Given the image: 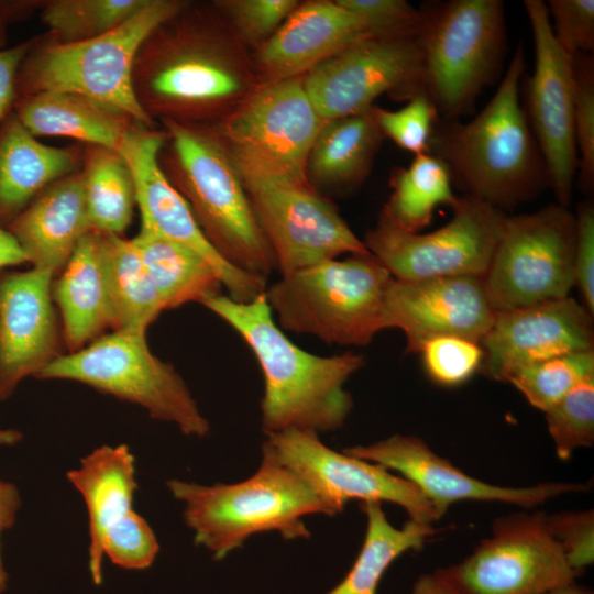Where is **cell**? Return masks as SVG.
<instances>
[{"mask_svg": "<svg viewBox=\"0 0 594 594\" xmlns=\"http://www.w3.org/2000/svg\"><path fill=\"white\" fill-rule=\"evenodd\" d=\"M179 13L142 43L134 61L133 89L152 120L191 124L244 99L250 94H245L249 76L215 30L179 19Z\"/></svg>", "mask_w": 594, "mask_h": 594, "instance_id": "cell-3", "label": "cell"}, {"mask_svg": "<svg viewBox=\"0 0 594 594\" xmlns=\"http://www.w3.org/2000/svg\"><path fill=\"white\" fill-rule=\"evenodd\" d=\"M546 594H593V592L590 588L583 587L574 582Z\"/></svg>", "mask_w": 594, "mask_h": 594, "instance_id": "cell-52", "label": "cell"}, {"mask_svg": "<svg viewBox=\"0 0 594 594\" xmlns=\"http://www.w3.org/2000/svg\"><path fill=\"white\" fill-rule=\"evenodd\" d=\"M360 507L366 517L361 550L344 579L326 594H377L388 566L403 553L420 549L435 534L432 525L410 519L402 528L394 527L380 502H363Z\"/></svg>", "mask_w": 594, "mask_h": 594, "instance_id": "cell-32", "label": "cell"}, {"mask_svg": "<svg viewBox=\"0 0 594 594\" xmlns=\"http://www.w3.org/2000/svg\"><path fill=\"white\" fill-rule=\"evenodd\" d=\"M549 529L569 564L581 573L594 561V512L592 509L547 515Z\"/></svg>", "mask_w": 594, "mask_h": 594, "instance_id": "cell-44", "label": "cell"}, {"mask_svg": "<svg viewBox=\"0 0 594 594\" xmlns=\"http://www.w3.org/2000/svg\"><path fill=\"white\" fill-rule=\"evenodd\" d=\"M535 45V67L524 79L525 113L557 204L569 207L578 173L573 58L556 41L546 2L525 0Z\"/></svg>", "mask_w": 594, "mask_h": 594, "instance_id": "cell-14", "label": "cell"}, {"mask_svg": "<svg viewBox=\"0 0 594 594\" xmlns=\"http://www.w3.org/2000/svg\"><path fill=\"white\" fill-rule=\"evenodd\" d=\"M389 272L372 255L330 260L266 286V301L284 331L328 344L361 346L383 329Z\"/></svg>", "mask_w": 594, "mask_h": 594, "instance_id": "cell-7", "label": "cell"}, {"mask_svg": "<svg viewBox=\"0 0 594 594\" xmlns=\"http://www.w3.org/2000/svg\"><path fill=\"white\" fill-rule=\"evenodd\" d=\"M38 380L73 381L145 409L185 436L210 431L187 384L175 367L152 353L146 333L111 331L47 365Z\"/></svg>", "mask_w": 594, "mask_h": 594, "instance_id": "cell-10", "label": "cell"}, {"mask_svg": "<svg viewBox=\"0 0 594 594\" xmlns=\"http://www.w3.org/2000/svg\"><path fill=\"white\" fill-rule=\"evenodd\" d=\"M438 572L452 594H546L581 574L552 536L547 514L537 510L496 519L470 556Z\"/></svg>", "mask_w": 594, "mask_h": 594, "instance_id": "cell-12", "label": "cell"}, {"mask_svg": "<svg viewBox=\"0 0 594 594\" xmlns=\"http://www.w3.org/2000/svg\"><path fill=\"white\" fill-rule=\"evenodd\" d=\"M165 310L221 293L222 282L216 267L196 250L140 229L131 239Z\"/></svg>", "mask_w": 594, "mask_h": 594, "instance_id": "cell-30", "label": "cell"}, {"mask_svg": "<svg viewBox=\"0 0 594 594\" xmlns=\"http://www.w3.org/2000/svg\"><path fill=\"white\" fill-rule=\"evenodd\" d=\"M382 133L370 111L324 121L310 148L307 178L327 187H351L369 174Z\"/></svg>", "mask_w": 594, "mask_h": 594, "instance_id": "cell-29", "label": "cell"}, {"mask_svg": "<svg viewBox=\"0 0 594 594\" xmlns=\"http://www.w3.org/2000/svg\"><path fill=\"white\" fill-rule=\"evenodd\" d=\"M392 187L381 215L413 233L431 222L439 205L451 208L458 199L447 166L430 152L414 156L408 167L398 169Z\"/></svg>", "mask_w": 594, "mask_h": 594, "instance_id": "cell-34", "label": "cell"}, {"mask_svg": "<svg viewBox=\"0 0 594 594\" xmlns=\"http://www.w3.org/2000/svg\"><path fill=\"white\" fill-rule=\"evenodd\" d=\"M496 310L483 277L444 276L417 280L392 278L385 295L383 329H398L406 351L419 353L439 337H459L480 343Z\"/></svg>", "mask_w": 594, "mask_h": 594, "instance_id": "cell-20", "label": "cell"}, {"mask_svg": "<svg viewBox=\"0 0 594 594\" xmlns=\"http://www.w3.org/2000/svg\"><path fill=\"white\" fill-rule=\"evenodd\" d=\"M557 457L569 460L574 451L594 443V374L585 377L544 411Z\"/></svg>", "mask_w": 594, "mask_h": 594, "instance_id": "cell-37", "label": "cell"}, {"mask_svg": "<svg viewBox=\"0 0 594 594\" xmlns=\"http://www.w3.org/2000/svg\"><path fill=\"white\" fill-rule=\"evenodd\" d=\"M22 505L21 494L15 484L0 481V594L8 587L9 575L1 556V537L11 529Z\"/></svg>", "mask_w": 594, "mask_h": 594, "instance_id": "cell-48", "label": "cell"}, {"mask_svg": "<svg viewBox=\"0 0 594 594\" xmlns=\"http://www.w3.org/2000/svg\"><path fill=\"white\" fill-rule=\"evenodd\" d=\"M302 82L323 122L365 112L385 92L408 99L424 94L417 34L365 36L312 68Z\"/></svg>", "mask_w": 594, "mask_h": 594, "instance_id": "cell-15", "label": "cell"}, {"mask_svg": "<svg viewBox=\"0 0 594 594\" xmlns=\"http://www.w3.org/2000/svg\"><path fill=\"white\" fill-rule=\"evenodd\" d=\"M525 54L518 45L487 105L466 123H436L429 152L452 183L502 210L531 199L548 185L547 169L519 101Z\"/></svg>", "mask_w": 594, "mask_h": 594, "instance_id": "cell-2", "label": "cell"}, {"mask_svg": "<svg viewBox=\"0 0 594 594\" xmlns=\"http://www.w3.org/2000/svg\"><path fill=\"white\" fill-rule=\"evenodd\" d=\"M160 550L148 522L131 510L111 525L102 537V553L118 566L143 570L152 565Z\"/></svg>", "mask_w": 594, "mask_h": 594, "instance_id": "cell-40", "label": "cell"}, {"mask_svg": "<svg viewBox=\"0 0 594 594\" xmlns=\"http://www.w3.org/2000/svg\"><path fill=\"white\" fill-rule=\"evenodd\" d=\"M371 35L361 18L337 1L299 4L261 46L266 81L302 77L354 42Z\"/></svg>", "mask_w": 594, "mask_h": 594, "instance_id": "cell-23", "label": "cell"}, {"mask_svg": "<svg viewBox=\"0 0 594 594\" xmlns=\"http://www.w3.org/2000/svg\"><path fill=\"white\" fill-rule=\"evenodd\" d=\"M266 437L263 444L314 487L330 516L356 499L398 505L410 520L420 524L431 525L440 519L414 483L380 464L330 449L316 432L290 429Z\"/></svg>", "mask_w": 594, "mask_h": 594, "instance_id": "cell-16", "label": "cell"}, {"mask_svg": "<svg viewBox=\"0 0 594 594\" xmlns=\"http://www.w3.org/2000/svg\"><path fill=\"white\" fill-rule=\"evenodd\" d=\"M81 175L90 230L121 235L130 226L136 205L128 163L114 150L88 146Z\"/></svg>", "mask_w": 594, "mask_h": 594, "instance_id": "cell-33", "label": "cell"}, {"mask_svg": "<svg viewBox=\"0 0 594 594\" xmlns=\"http://www.w3.org/2000/svg\"><path fill=\"white\" fill-rule=\"evenodd\" d=\"M200 304L254 354L263 375L261 421L266 436L290 429L319 435L344 425L353 407L344 385L364 365L361 354L318 355L296 345L275 321L264 293L245 302L217 293Z\"/></svg>", "mask_w": 594, "mask_h": 594, "instance_id": "cell-1", "label": "cell"}, {"mask_svg": "<svg viewBox=\"0 0 594 594\" xmlns=\"http://www.w3.org/2000/svg\"><path fill=\"white\" fill-rule=\"evenodd\" d=\"M422 92L444 120L469 113L498 75L506 48L501 0H450L422 10Z\"/></svg>", "mask_w": 594, "mask_h": 594, "instance_id": "cell-8", "label": "cell"}, {"mask_svg": "<svg viewBox=\"0 0 594 594\" xmlns=\"http://www.w3.org/2000/svg\"><path fill=\"white\" fill-rule=\"evenodd\" d=\"M55 274L31 267L0 272V405L26 377L62 354L63 332L52 298Z\"/></svg>", "mask_w": 594, "mask_h": 594, "instance_id": "cell-21", "label": "cell"}, {"mask_svg": "<svg viewBox=\"0 0 594 594\" xmlns=\"http://www.w3.org/2000/svg\"><path fill=\"white\" fill-rule=\"evenodd\" d=\"M574 131L578 148L579 185L584 193L594 186V63L590 54L573 57Z\"/></svg>", "mask_w": 594, "mask_h": 594, "instance_id": "cell-39", "label": "cell"}, {"mask_svg": "<svg viewBox=\"0 0 594 594\" xmlns=\"http://www.w3.org/2000/svg\"><path fill=\"white\" fill-rule=\"evenodd\" d=\"M576 218V245L574 254V286L584 307L594 315V207L586 200L579 205Z\"/></svg>", "mask_w": 594, "mask_h": 594, "instance_id": "cell-46", "label": "cell"}, {"mask_svg": "<svg viewBox=\"0 0 594 594\" xmlns=\"http://www.w3.org/2000/svg\"><path fill=\"white\" fill-rule=\"evenodd\" d=\"M482 372L507 383L530 364L580 351L594 350L593 315L572 297L497 311L480 341Z\"/></svg>", "mask_w": 594, "mask_h": 594, "instance_id": "cell-22", "label": "cell"}, {"mask_svg": "<svg viewBox=\"0 0 594 594\" xmlns=\"http://www.w3.org/2000/svg\"><path fill=\"white\" fill-rule=\"evenodd\" d=\"M24 263H28L25 253L10 231L0 222V272Z\"/></svg>", "mask_w": 594, "mask_h": 594, "instance_id": "cell-49", "label": "cell"}, {"mask_svg": "<svg viewBox=\"0 0 594 594\" xmlns=\"http://www.w3.org/2000/svg\"><path fill=\"white\" fill-rule=\"evenodd\" d=\"M88 513V566L95 584L102 583L105 531L133 510L138 491L135 458L127 444L100 446L66 473Z\"/></svg>", "mask_w": 594, "mask_h": 594, "instance_id": "cell-25", "label": "cell"}, {"mask_svg": "<svg viewBox=\"0 0 594 594\" xmlns=\"http://www.w3.org/2000/svg\"><path fill=\"white\" fill-rule=\"evenodd\" d=\"M76 148L46 145L13 114L0 129V222L6 227L43 189L77 172Z\"/></svg>", "mask_w": 594, "mask_h": 594, "instance_id": "cell-27", "label": "cell"}, {"mask_svg": "<svg viewBox=\"0 0 594 594\" xmlns=\"http://www.w3.org/2000/svg\"><path fill=\"white\" fill-rule=\"evenodd\" d=\"M410 594H452L437 571L421 575L414 584Z\"/></svg>", "mask_w": 594, "mask_h": 594, "instance_id": "cell-50", "label": "cell"}, {"mask_svg": "<svg viewBox=\"0 0 594 594\" xmlns=\"http://www.w3.org/2000/svg\"><path fill=\"white\" fill-rule=\"evenodd\" d=\"M148 0H54L44 4L43 22L53 42L68 44L106 34L146 6Z\"/></svg>", "mask_w": 594, "mask_h": 594, "instance_id": "cell-35", "label": "cell"}, {"mask_svg": "<svg viewBox=\"0 0 594 594\" xmlns=\"http://www.w3.org/2000/svg\"><path fill=\"white\" fill-rule=\"evenodd\" d=\"M166 485L184 504L183 517L194 531L195 543L216 560L260 532L276 531L286 540L309 538L302 518L330 515L314 487L264 444L257 471L242 482L201 485L170 480Z\"/></svg>", "mask_w": 594, "mask_h": 594, "instance_id": "cell-4", "label": "cell"}, {"mask_svg": "<svg viewBox=\"0 0 594 594\" xmlns=\"http://www.w3.org/2000/svg\"><path fill=\"white\" fill-rule=\"evenodd\" d=\"M345 454L380 464L414 483L442 517L458 502H498L534 508L549 499L587 490L584 483L548 482L509 487L491 484L461 471L416 436L394 435L369 446L344 448Z\"/></svg>", "mask_w": 594, "mask_h": 594, "instance_id": "cell-19", "label": "cell"}, {"mask_svg": "<svg viewBox=\"0 0 594 594\" xmlns=\"http://www.w3.org/2000/svg\"><path fill=\"white\" fill-rule=\"evenodd\" d=\"M6 228L32 267L64 268L80 239L88 233L81 170L43 189Z\"/></svg>", "mask_w": 594, "mask_h": 594, "instance_id": "cell-24", "label": "cell"}, {"mask_svg": "<svg viewBox=\"0 0 594 594\" xmlns=\"http://www.w3.org/2000/svg\"><path fill=\"white\" fill-rule=\"evenodd\" d=\"M344 9L363 20L371 35H416L422 10L405 0H337Z\"/></svg>", "mask_w": 594, "mask_h": 594, "instance_id": "cell-43", "label": "cell"}, {"mask_svg": "<svg viewBox=\"0 0 594 594\" xmlns=\"http://www.w3.org/2000/svg\"><path fill=\"white\" fill-rule=\"evenodd\" d=\"M4 11L1 10V4H0V50H2L3 47V44L6 42L4 40Z\"/></svg>", "mask_w": 594, "mask_h": 594, "instance_id": "cell-53", "label": "cell"}, {"mask_svg": "<svg viewBox=\"0 0 594 594\" xmlns=\"http://www.w3.org/2000/svg\"><path fill=\"white\" fill-rule=\"evenodd\" d=\"M14 116L36 138H70L89 146L114 151L125 132L139 124L106 106L69 92L22 97L15 103Z\"/></svg>", "mask_w": 594, "mask_h": 594, "instance_id": "cell-28", "label": "cell"}, {"mask_svg": "<svg viewBox=\"0 0 594 594\" xmlns=\"http://www.w3.org/2000/svg\"><path fill=\"white\" fill-rule=\"evenodd\" d=\"M184 8L180 1L148 0L122 24L98 37L68 44L51 41L37 47L32 43L18 72L16 96L76 94L153 128V120L134 94V61L146 37Z\"/></svg>", "mask_w": 594, "mask_h": 594, "instance_id": "cell-5", "label": "cell"}, {"mask_svg": "<svg viewBox=\"0 0 594 594\" xmlns=\"http://www.w3.org/2000/svg\"><path fill=\"white\" fill-rule=\"evenodd\" d=\"M163 122L169 140L164 172L205 237L231 265L267 278L276 270L273 253L220 140L191 124Z\"/></svg>", "mask_w": 594, "mask_h": 594, "instance_id": "cell-6", "label": "cell"}, {"mask_svg": "<svg viewBox=\"0 0 594 594\" xmlns=\"http://www.w3.org/2000/svg\"><path fill=\"white\" fill-rule=\"evenodd\" d=\"M57 275L52 298L59 309L64 345L72 353L111 329L100 233H86Z\"/></svg>", "mask_w": 594, "mask_h": 594, "instance_id": "cell-26", "label": "cell"}, {"mask_svg": "<svg viewBox=\"0 0 594 594\" xmlns=\"http://www.w3.org/2000/svg\"><path fill=\"white\" fill-rule=\"evenodd\" d=\"M164 142V133L133 124L117 148L133 176L141 229L196 250L216 267L229 297L244 302L253 300L265 292L267 278L237 268L211 245L161 165Z\"/></svg>", "mask_w": 594, "mask_h": 594, "instance_id": "cell-18", "label": "cell"}, {"mask_svg": "<svg viewBox=\"0 0 594 594\" xmlns=\"http://www.w3.org/2000/svg\"><path fill=\"white\" fill-rule=\"evenodd\" d=\"M370 111L382 135L396 145L414 156L429 152L439 113L426 94L414 95L408 103L398 110L372 106Z\"/></svg>", "mask_w": 594, "mask_h": 594, "instance_id": "cell-38", "label": "cell"}, {"mask_svg": "<svg viewBox=\"0 0 594 594\" xmlns=\"http://www.w3.org/2000/svg\"><path fill=\"white\" fill-rule=\"evenodd\" d=\"M576 218L552 204L506 216L488 270L483 276L496 311L569 296L574 287Z\"/></svg>", "mask_w": 594, "mask_h": 594, "instance_id": "cell-11", "label": "cell"}, {"mask_svg": "<svg viewBox=\"0 0 594 594\" xmlns=\"http://www.w3.org/2000/svg\"><path fill=\"white\" fill-rule=\"evenodd\" d=\"M298 6L295 0H235L223 4L245 38L263 43Z\"/></svg>", "mask_w": 594, "mask_h": 594, "instance_id": "cell-45", "label": "cell"}, {"mask_svg": "<svg viewBox=\"0 0 594 594\" xmlns=\"http://www.w3.org/2000/svg\"><path fill=\"white\" fill-rule=\"evenodd\" d=\"M594 374V350L553 356L515 372L507 381L535 408L547 411Z\"/></svg>", "mask_w": 594, "mask_h": 594, "instance_id": "cell-36", "label": "cell"}, {"mask_svg": "<svg viewBox=\"0 0 594 594\" xmlns=\"http://www.w3.org/2000/svg\"><path fill=\"white\" fill-rule=\"evenodd\" d=\"M451 209L452 218L429 233L408 232L381 215L363 242L396 279L483 277L507 215L470 195L458 197Z\"/></svg>", "mask_w": 594, "mask_h": 594, "instance_id": "cell-13", "label": "cell"}, {"mask_svg": "<svg viewBox=\"0 0 594 594\" xmlns=\"http://www.w3.org/2000/svg\"><path fill=\"white\" fill-rule=\"evenodd\" d=\"M100 246L111 331L146 333L165 307L135 246L131 240L111 233H100Z\"/></svg>", "mask_w": 594, "mask_h": 594, "instance_id": "cell-31", "label": "cell"}, {"mask_svg": "<svg viewBox=\"0 0 594 594\" xmlns=\"http://www.w3.org/2000/svg\"><path fill=\"white\" fill-rule=\"evenodd\" d=\"M302 77L262 84L222 122L220 142L245 190L261 185L312 186L307 161L323 120Z\"/></svg>", "mask_w": 594, "mask_h": 594, "instance_id": "cell-9", "label": "cell"}, {"mask_svg": "<svg viewBox=\"0 0 594 594\" xmlns=\"http://www.w3.org/2000/svg\"><path fill=\"white\" fill-rule=\"evenodd\" d=\"M425 371L442 386H458L481 369L480 343L459 337H439L427 341L420 352Z\"/></svg>", "mask_w": 594, "mask_h": 594, "instance_id": "cell-41", "label": "cell"}, {"mask_svg": "<svg viewBox=\"0 0 594 594\" xmlns=\"http://www.w3.org/2000/svg\"><path fill=\"white\" fill-rule=\"evenodd\" d=\"M22 439L23 435L21 431L0 427V447H13L21 442Z\"/></svg>", "mask_w": 594, "mask_h": 594, "instance_id": "cell-51", "label": "cell"}, {"mask_svg": "<svg viewBox=\"0 0 594 594\" xmlns=\"http://www.w3.org/2000/svg\"><path fill=\"white\" fill-rule=\"evenodd\" d=\"M552 34L572 58L594 48V1L549 0L547 3Z\"/></svg>", "mask_w": 594, "mask_h": 594, "instance_id": "cell-42", "label": "cell"}, {"mask_svg": "<svg viewBox=\"0 0 594 594\" xmlns=\"http://www.w3.org/2000/svg\"><path fill=\"white\" fill-rule=\"evenodd\" d=\"M32 43L0 50V129L15 100L18 72Z\"/></svg>", "mask_w": 594, "mask_h": 594, "instance_id": "cell-47", "label": "cell"}, {"mask_svg": "<svg viewBox=\"0 0 594 594\" xmlns=\"http://www.w3.org/2000/svg\"><path fill=\"white\" fill-rule=\"evenodd\" d=\"M246 193L280 275L342 254H371L336 207L312 186L261 185Z\"/></svg>", "mask_w": 594, "mask_h": 594, "instance_id": "cell-17", "label": "cell"}]
</instances>
